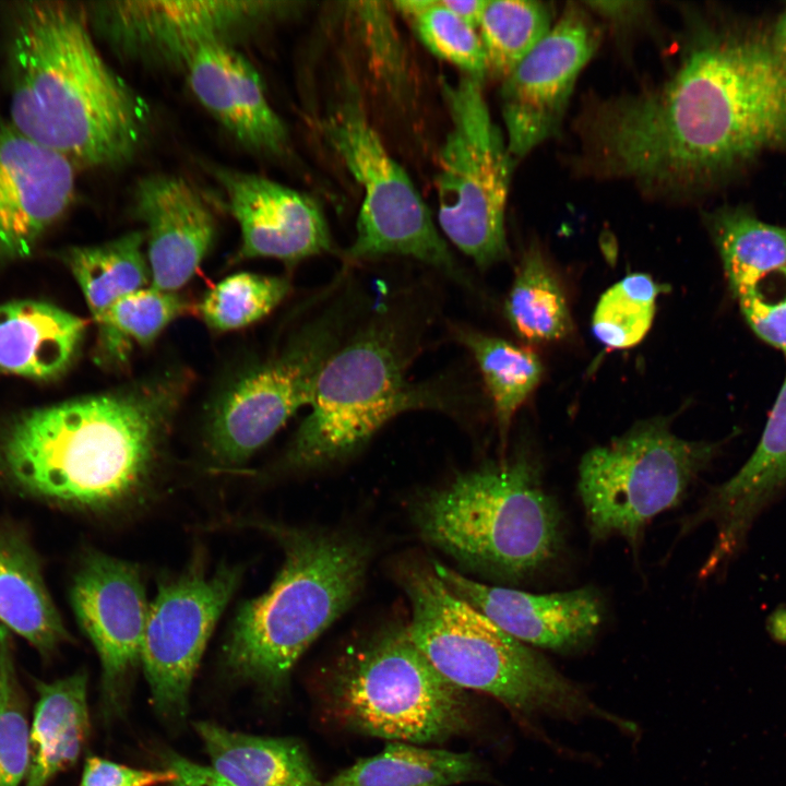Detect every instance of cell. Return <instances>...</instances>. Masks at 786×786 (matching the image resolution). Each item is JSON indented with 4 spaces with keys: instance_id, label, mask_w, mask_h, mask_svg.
Here are the masks:
<instances>
[{
    "instance_id": "27",
    "label": "cell",
    "mask_w": 786,
    "mask_h": 786,
    "mask_svg": "<svg viewBox=\"0 0 786 786\" xmlns=\"http://www.w3.org/2000/svg\"><path fill=\"white\" fill-rule=\"evenodd\" d=\"M705 221L734 297L786 266V227L765 223L745 206L719 207Z\"/></svg>"
},
{
    "instance_id": "5",
    "label": "cell",
    "mask_w": 786,
    "mask_h": 786,
    "mask_svg": "<svg viewBox=\"0 0 786 786\" xmlns=\"http://www.w3.org/2000/svg\"><path fill=\"white\" fill-rule=\"evenodd\" d=\"M420 536L471 569L516 582L552 561L561 514L525 451L457 475L412 508Z\"/></svg>"
},
{
    "instance_id": "4",
    "label": "cell",
    "mask_w": 786,
    "mask_h": 786,
    "mask_svg": "<svg viewBox=\"0 0 786 786\" xmlns=\"http://www.w3.org/2000/svg\"><path fill=\"white\" fill-rule=\"evenodd\" d=\"M355 324L323 366L286 453L294 468L348 457L385 424L412 410H458L463 392L446 379L408 377L432 323L419 290L392 295Z\"/></svg>"
},
{
    "instance_id": "10",
    "label": "cell",
    "mask_w": 786,
    "mask_h": 786,
    "mask_svg": "<svg viewBox=\"0 0 786 786\" xmlns=\"http://www.w3.org/2000/svg\"><path fill=\"white\" fill-rule=\"evenodd\" d=\"M334 699L349 726L394 741L440 742L469 725L463 689L433 667L407 627L389 629L348 656Z\"/></svg>"
},
{
    "instance_id": "29",
    "label": "cell",
    "mask_w": 786,
    "mask_h": 786,
    "mask_svg": "<svg viewBox=\"0 0 786 786\" xmlns=\"http://www.w3.org/2000/svg\"><path fill=\"white\" fill-rule=\"evenodd\" d=\"M453 333L477 364L504 446L515 413L543 378V364L529 348L501 337L466 326H455Z\"/></svg>"
},
{
    "instance_id": "1",
    "label": "cell",
    "mask_w": 786,
    "mask_h": 786,
    "mask_svg": "<svg viewBox=\"0 0 786 786\" xmlns=\"http://www.w3.org/2000/svg\"><path fill=\"white\" fill-rule=\"evenodd\" d=\"M583 133L602 178L690 196L765 152H786V67L771 35L707 26L664 80L595 97Z\"/></svg>"
},
{
    "instance_id": "13",
    "label": "cell",
    "mask_w": 786,
    "mask_h": 786,
    "mask_svg": "<svg viewBox=\"0 0 786 786\" xmlns=\"http://www.w3.org/2000/svg\"><path fill=\"white\" fill-rule=\"evenodd\" d=\"M282 1H105L86 9L90 23L121 57L184 68L202 46L248 35L295 8Z\"/></svg>"
},
{
    "instance_id": "14",
    "label": "cell",
    "mask_w": 786,
    "mask_h": 786,
    "mask_svg": "<svg viewBox=\"0 0 786 786\" xmlns=\"http://www.w3.org/2000/svg\"><path fill=\"white\" fill-rule=\"evenodd\" d=\"M240 577L241 570L229 565L210 576L191 570L160 584L150 603L141 663L154 703L165 715L184 714L193 675Z\"/></svg>"
},
{
    "instance_id": "3",
    "label": "cell",
    "mask_w": 786,
    "mask_h": 786,
    "mask_svg": "<svg viewBox=\"0 0 786 786\" xmlns=\"http://www.w3.org/2000/svg\"><path fill=\"white\" fill-rule=\"evenodd\" d=\"M11 17L9 124L74 165L129 162L144 140L148 110L102 58L86 10L32 1Z\"/></svg>"
},
{
    "instance_id": "26",
    "label": "cell",
    "mask_w": 786,
    "mask_h": 786,
    "mask_svg": "<svg viewBox=\"0 0 786 786\" xmlns=\"http://www.w3.org/2000/svg\"><path fill=\"white\" fill-rule=\"evenodd\" d=\"M196 731L212 769L234 786H322L296 740L246 735L212 723H199Z\"/></svg>"
},
{
    "instance_id": "28",
    "label": "cell",
    "mask_w": 786,
    "mask_h": 786,
    "mask_svg": "<svg viewBox=\"0 0 786 786\" xmlns=\"http://www.w3.org/2000/svg\"><path fill=\"white\" fill-rule=\"evenodd\" d=\"M479 770L472 753L394 741L338 772L325 786H450L472 779Z\"/></svg>"
},
{
    "instance_id": "7",
    "label": "cell",
    "mask_w": 786,
    "mask_h": 786,
    "mask_svg": "<svg viewBox=\"0 0 786 786\" xmlns=\"http://www.w3.org/2000/svg\"><path fill=\"white\" fill-rule=\"evenodd\" d=\"M285 550L269 590L245 602L224 655L237 674L281 683L310 644L352 605L370 558L367 543L340 533L276 529Z\"/></svg>"
},
{
    "instance_id": "12",
    "label": "cell",
    "mask_w": 786,
    "mask_h": 786,
    "mask_svg": "<svg viewBox=\"0 0 786 786\" xmlns=\"http://www.w3.org/2000/svg\"><path fill=\"white\" fill-rule=\"evenodd\" d=\"M321 129L364 192L356 237L344 253L347 262L409 257L468 285L428 206L403 167L388 153L358 96L349 92L323 118Z\"/></svg>"
},
{
    "instance_id": "25",
    "label": "cell",
    "mask_w": 786,
    "mask_h": 786,
    "mask_svg": "<svg viewBox=\"0 0 786 786\" xmlns=\"http://www.w3.org/2000/svg\"><path fill=\"white\" fill-rule=\"evenodd\" d=\"M86 683L85 672L37 683L25 786H47L80 755L90 728Z\"/></svg>"
},
{
    "instance_id": "30",
    "label": "cell",
    "mask_w": 786,
    "mask_h": 786,
    "mask_svg": "<svg viewBox=\"0 0 786 786\" xmlns=\"http://www.w3.org/2000/svg\"><path fill=\"white\" fill-rule=\"evenodd\" d=\"M504 314L514 333L531 344L557 342L573 330L564 290L536 246L522 255Z\"/></svg>"
},
{
    "instance_id": "44",
    "label": "cell",
    "mask_w": 786,
    "mask_h": 786,
    "mask_svg": "<svg viewBox=\"0 0 786 786\" xmlns=\"http://www.w3.org/2000/svg\"><path fill=\"white\" fill-rule=\"evenodd\" d=\"M774 617L770 629L777 640L786 642V610L776 612Z\"/></svg>"
},
{
    "instance_id": "21",
    "label": "cell",
    "mask_w": 786,
    "mask_h": 786,
    "mask_svg": "<svg viewBox=\"0 0 786 786\" xmlns=\"http://www.w3.org/2000/svg\"><path fill=\"white\" fill-rule=\"evenodd\" d=\"M133 211L146 227L151 286L176 291L194 275L214 242L212 211L186 179L162 174L135 184Z\"/></svg>"
},
{
    "instance_id": "18",
    "label": "cell",
    "mask_w": 786,
    "mask_h": 786,
    "mask_svg": "<svg viewBox=\"0 0 786 786\" xmlns=\"http://www.w3.org/2000/svg\"><path fill=\"white\" fill-rule=\"evenodd\" d=\"M213 176L228 200L241 233L242 258L296 263L329 252L326 221L310 196L265 177L215 167Z\"/></svg>"
},
{
    "instance_id": "38",
    "label": "cell",
    "mask_w": 786,
    "mask_h": 786,
    "mask_svg": "<svg viewBox=\"0 0 786 786\" xmlns=\"http://www.w3.org/2000/svg\"><path fill=\"white\" fill-rule=\"evenodd\" d=\"M735 298L758 337L786 356V266L741 289Z\"/></svg>"
},
{
    "instance_id": "31",
    "label": "cell",
    "mask_w": 786,
    "mask_h": 786,
    "mask_svg": "<svg viewBox=\"0 0 786 786\" xmlns=\"http://www.w3.org/2000/svg\"><path fill=\"white\" fill-rule=\"evenodd\" d=\"M144 242V231H130L102 245L74 247L66 252V262L94 321L117 300L151 282Z\"/></svg>"
},
{
    "instance_id": "20",
    "label": "cell",
    "mask_w": 786,
    "mask_h": 786,
    "mask_svg": "<svg viewBox=\"0 0 786 786\" xmlns=\"http://www.w3.org/2000/svg\"><path fill=\"white\" fill-rule=\"evenodd\" d=\"M432 568L455 595L525 644L574 650L588 642L603 621V603L592 587L533 594L471 580L439 562Z\"/></svg>"
},
{
    "instance_id": "33",
    "label": "cell",
    "mask_w": 786,
    "mask_h": 786,
    "mask_svg": "<svg viewBox=\"0 0 786 786\" xmlns=\"http://www.w3.org/2000/svg\"><path fill=\"white\" fill-rule=\"evenodd\" d=\"M540 1L488 0L479 27L487 74L503 81L552 27Z\"/></svg>"
},
{
    "instance_id": "40",
    "label": "cell",
    "mask_w": 786,
    "mask_h": 786,
    "mask_svg": "<svg viewBox=\"0 0 786 786\" xmlns=\"http://www.w3.org/2000/svg\"><path fill=\"white\" fill-rule=\"evenodd\" d=\"M169 765L177 776L175 786H234L212 767L195 764L180 757H172Z\"/></svg>"
},
{
    "instance_id": "43",
    "label": "cell",
    "mask_w": 786,
    "mask_h": 786,
    "mask_svg": "<svg viewBox=\"0 0 786 786\" xmlns=\"http://www.w3.org/2000/svg\"><path fill=\"white\" fill-rule=\"evenodd\" d=\"M771 39L776 53L786 67V10L777 20Z\"/></svg>"
},
{
    "instance_id": "34",
    "label": "cell",
    "mask_w": 786,
    "mask_h": 786,
    "mask_svg": "<svg viewBox=\"0 0 786 786\" xmlns=\"http://www.w3.org/2000/svg\"><path fill=\"white\" fill-rule=\"evenodd\" d=\"M664 286L650 275L632 273L609 287L599 298L592 318L594 336L611 349L640 343L652 326L656 300Z\"/></svg>"
},
{
    "instance_id": "22",
    "label": "cell",
    "mask_w": 786,
    "mask_h": 786,
    "mask_svg": "<svg viewBox=\"0 0 786 786\" xmlns=\"http://www.w3.org/2000/svg\"><path fill=\"white\" fill-rule=\"evenodd\" d=\"M183 70L198 100L245 147L269 155L287 150L286 126L270 105L259 72L230 44L200 47Z\"/></svg>"
},
{
    "instance_id": "32",
    "label": "cell",
    "mask_w": 786,
    "mask_h": 786,
    "mask_svg": "<svg viewBox=\"0 0 786 786\" xmlns=\"http://www.w3.org/2000/svg\"><path fill=\"white\" fill-rule=\"evenodd\" d=\"M187 308L175 291L152 286L126 295L95 321L98 359L109 366L122 365L133 344H151Z\"/></svg>"
},
{
    "instance_id": "8",
    "label": "cell",
    "mask_w": 786,
    "mask_h": 786,
    "mask_svg": "<svg viewBox=\"0 0 786 786\" xmlns=\"http://www.w3.org/2000/svg\"><path fill=\"white\" fill-rule=\"evenodd\" d=\"M362 308L361 289L345 267L323 288L317 311L285 347L227 390L207 426L210 450L221 463L245 462L298 409L309 406L323 366Z\"/></svg>"
},
{
    "instance_id": "6",
    "label": "cell",
    "mask_w": 786,
    "mask_h": 786,
    "mask_svg": "<svg viewBox=\"0 0 786 786\" xmlns=\"http://www.w3.org/2000/svg\"><path fill=\"white\" fill-rule=\"evenodd\" d=\"M398 576L412 608L410 639L450 682L490 694L524 716L612 719L539 653L455 595L432 567L408 563Z\"/></svg>"
},
{
    "instance_id": "39",
    "label": "cell",
    "mask_w": 786,
    "mask_h": 786,
    "mask_svg": "<svg viewBox=\"0 0 786 786\" xmlns=\"http://www.w3.org/2000/svg\"><path fill=\"white\" fill-rule=\"evenodd\" d=\"M176 777V773L170 769L138 770L92 757L85 763L80 786H155L174 783Z\"/></svg>"
},
{
    "instance_id": "11",
    "label": "cell",
    "mask_w": 786,
    "mask_h": 786,
    "mask_svg": "<svg viewBox=\"0 0 786 786\" xmlns=\"http://www.w3.org/2000/svg\"><path fill=\"white\" fill-rule=\"evenodd\" d=\"M451 121L437 175L438 222L446 238L481 269L509 255L504 217L515 160L493 123L483 81L443 83Z\"/></svg>"
},
{
    "instance_id": "41",
    "label": "cell",
    "mask_w": 786,
    "mask_h": 786,
    "mask_svg": "<svg viewBox=\"0 0 786 786\" xmlns=\"http://www.w3.org/2000/svg\"><path fill=\"white\" fill-rule=\"evenodd\" d=\"M584 5L614 22H630L646 10V3L636 1H592L584 2Z\"/></svg>"
},
{
    "instance_id": "9",
    "label": "cell",
    "mask_w": 786,
    "mask_h": 786,
    "mask_svg": "<svg viewBox=\"0 0 786 786\" xmlns=\"http://www.w3.org/2000/svg\"><path fill=\"white\" fill-rule=\"evenodd\" d=\"M722 444L676 436L670 419L641 420L588 450L577 473V493L593 540L622 537L636 551L658 514L684 499Z\"/></svg>"
},
{
    "instance_id": "2",
    "label": "cell",
    "mask_w": 786,
    "mask_h": 786,
    "mask_svg": "<svg viewBox=\"0 0 786 786\" xmlns=\"http://www.w3.org/2000/svg\"><path fill=\"white\" fill-rule=\"evenodd\" d=\"M183 384L163 377L24 413L0 432V472L60 505L127 507L148 488Z\"/></svg>"
},
{
    "instance_id": "16",
    "label": "cell",
    "mask_w": 786,
    "mask_h": 786,
    "mask_svg": "<svg viewBox=\"0 0 786 786\" xmlns=\"http://www.w3.org/2000/svg\"><path fill=\"white\" fill-rule=\"evenodd\" d=\"M74 164L0 124V259L29 255L70 206Z\"/></svg>"
},
{
    "instance_id": "42",
    "label": "cell",
    "mask_w": 786,
    "mask_h": 786,
    "mask_svg": "<svg viewBox=\"0 0 786 786\" xmlns=\"http://www.w3.org/2000/svg\"><path fill=\"white\" fill-rule=\"evenodd\" d=\"M457 17L476 28L479 26L488 0H441Z\"/></svg>"
},
{
    "instance_id": "37",
    "label": "cell",
    "mask_w": 786,
    "mask_h": 786,
    "mask_svg": "<svg viewBox=\"0 0 786 786\" xmlns=\"http://www.w3.org/2000/svg\"><path fill=\"white\" fill-rule=\"evenodd\" d=\"M29 736L11 632L0 624V786H20L25 781L31 761Z\"/></svg>"
},
{
    "instance_id": "17",
    "label": "cell",
    "mask_w": 786,
    "mask_h": 786,
    "mask_svg": "<svg viewBox=\"0 0 786 786\" xmlns=\"http://www.w3.org/2000/svg\"><path fill=\"white\" fill-rule=\"evenodd\" d=\"M70 602L99 656L104 682L114 687L141 662L150 604L139 568L91 552L73 577Z\"/></svg>"
},
{
    "instance_id": "15",
    "label": "cell",
    "mask_w": 786,
    "mask_h": 786,
    "mask_svg": "<svg viewBox=\"0 0 786 786\" xmlns=\"http://www.w3.org/2000/svg\"><path fill=\"white\" fill-rule=\"evenodd\" d=\"M598 41V31L585 9L570 3L502 81L501 111L514 160L559 131L577 78Z\"/></svg>"
},
{
    "instance_id": "23",
    "label": "cell",
    "mask_w": 786,
    "mask_h": 786,
    "mask_svg": "<svg viewBox=\"0 0 786 786\" xmlns=\"http://www.w3.org/2000/svg\"><path fill=\"white\" fill-rule=\"evenodd\" d=\"M85 322L55 305L15 300L0 305V372L33 379L61 374L71 364Z\"/></svg>"
},
{
    "instance_id": "24",
    "label": "cell",
    "mask_w": 786,
    "mask_h": 786,
    "mask_svg": "<svg viewBox=\"0 0 786 786\" xmlns=\"http://www.w3.org/2000/svg\"><path fill=\"white\" fill-rule=\"evenodd\" d=\"M0 624L49 656L70 635L50 596L35 550L0 524Z\"/></svg>"
},
{
    "instance_id": "19",
    "label": "cell",
    "mask_w": 786,
    "mask_h": 786,
    "mask_svg": "<svg viewBox=\"0 0 786 786\" xmlns=\"http://www.w3.org/2000/svg\"><path fill=\"white\" fill-rule=\"evenodd\" d=\"M785 492L786 379L752 455L733 477L712 488L682 524V534L706 522L715 526L716 538L700 575L708 577L726 567L759 515Z\"/></svg>"
},
{
    "instance_id": "36",
    "label": "cell",
    "mask_w": 786,
    "mask_h": 786,
    "mask_svg": "<svg viewBox=\"0 0 786 786\" xmlns=\"http://www.w3.org/2000/svg\"><path fill=\"white\" fill-rule=\"evenodd\" d=\"M287 279L238 273L213 287L200 303L204 322L217 331H231L269 314L288 294Z\"/></svg>"
},
{
    "instance_id": "35",
    "label": "cell",
    "mask_w": 786,
    "mask_h": 786,
    "mask_svg": "<svg viewBox=\"0 0 786 786\" xmlns=\"http://www.w3.org/2000/svg\"><path fill=\"white\" fill-rule=\"evenodd\" d=\"M394 7L407 16L422 44L437 57L484 81L486 57L480 37L441 0H401Z\"/></svg>"
}]
</instances>
